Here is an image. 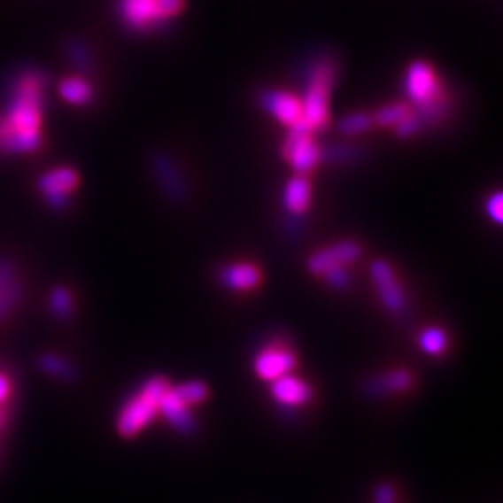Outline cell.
I'll return each mask as SVG.
<instances>
[{"label":"cell","instance_id":"obj_7","mask_svg":"<svg viewBox=\"0 0 503 503\" xmlns=\"http://www.w3.org/2000/svg\"><path fill=\"white\" fill-rule=\"evenodd\" d=\"M371 276H373L375 290H376V293H379L383 306L390 313H401L406 306V298H405V293H403L401 285L398 282V276H395V273H393L391 265L383 261V259L373 261Z\"/></svg>","mask_w":503,"mask_h":503},{"label":"cell","instance_id":"obj_27","mask_svg":"<svg viewBox=\"0 0 503 503\" xmlns=\"http://www.w3.org/2000/svg\"><path fill=\"white\" fill-rule=\"evenodd\" d=\"M330 285H334L336 290H345V287L349 285V275L344 271V268H334V271H330L327 276Z\"/></svg>","mask_w":503,"mask_h":503},{"label":"cell","instance_id":"obj_10","mask_svg":"<svg viewBox=\"0 0 503 503\" xmlns=\"http://www.w3.org/2000/svg\"><path fill=\"white\" fill-rule=\"evenodd\" d=\"M261 104L267 112H271L280 123L287 128H295L302 123V101L287 92H265Z\"/></svg>","mask_w":503,"mask_h":503},{"label":"cell","instance_id":"obj_3","mask_svg":"<svg viewBox=\"0 0 503 503\" xmlns=\"http://www.w3.org/2000/svg\"><path fill=\"white\" fill-rule=\"evenodd\" d=\"M336 64L332 60H319L310 75L306 99L302 101V125L312 133L327 128L329 123V97L336 81Z\"/></svg>","mask_w":503,"mask_h":503},{"label":"cell","instance_id":"obj_8","mask_svg":"<svg viewBox=\"0 0 503 503\" xmlns=\"http://www.w3.org/2000/svg\"><path fill=\"white\" fill-rule=\"evenodd\" d=\"M295 366H297V354L285 344H280V341L267 345L256 356L254 362V369L259 379L263 381H276L280 376L291 373Z\"/></svg>","mask_w":503,"mask_h":503},{"label":"cell","instance_id":"obj_26","mask_svg":"<svg viewBox=\"0 0 503 503\" xmlns=\"http://www.w3.org/2000/svg\"><path fill=\"white\" fill-rule=\"evenodd\" d=\"M13 280H17L13 265L10 261H6V259H0V291H3L4 287L8 283H12Z\"/></svg>","mask_w":503,"mask_h":503},{"label":"cell","instance_id":"obj_19","mask_svg":"<svg viewBox=\"0 0 503 503\" xmlns=\"http://www.w3.org/2000/svg\"><path fill=\"white\" fill-rule=\"evenodd\" d=\"M373 125V118L364 114V112H356V114H349L344 120L339 121V133L344 136H356L366 133Z\"/></svg>","mask_w":503,"mask_h":503},{"label":"cell","instance_id":"obj_11","mask_svg":"<svg viewBox=\"0 0 503 503\" xmlns=\"http://www.w3.org/2000/svg\"><path fill=\"white\" fill-rule=\"evenodd\" d=\"M273 398L285 406H302L312 399V388L306 381L287 373L273 381Z\"/></svg>","mask_w":503,"mask_h":503},{"label":"cell","instance_id":"obj_5","mask_svg":"<svg viewBox=\"0 0 503 503\" xmlns=\"http://www.w3.org/2000/svg\"><path fill=\"white\" fill-rule=\"evenodd\" d=\"M283 159L290 163L300 175L312 172L321 160V150L313 140V133L304 128V125H295L290 129L283 142Z\"/></svg>","mask_w":503,"mask_h":503},{"label":"cell","instance_id":"obj_15","mask_svg":"<svg viewBox=\"0 0 503 503\" xmlns=\"http://www.w3.org/2000/svg\"><path fill=\"white\" fill-rule=\"evenodd\" d=\"M312 202V189L310 183L302 175L291 179L290 185L285 187L283 192V205L293 214L306 213Z\"/></svg>","mask_w":503,"mask_h":503},{"label":"cell","instance_id":"obj_6","mask_svg":"<svg viewBox=\"0 0 503 503\" xmlns=\"http://www.w3.org/2000/svg\"><path fill=\"white\" fill-rule=\"evenodd\" d=\"M362 256V248L356 241H344L322 248L308 259V271L315 276L325 278L334 268H344L349 263H354Z\"/></svg>","mask_w":503,"mask_h":503},{"label":"cell","instance_id":"obj_22","mask_svg":"<svg viewBox=\"0 0 503 503\" xmlns=\"http://www.w3.org/2000/svg\"><path fill=\"white\" fill-rule=\"evenodd\" d=\"M50 308L55 312V315L66 319L69 317L71 310H74V297L66 290V287H57L50 295Z\"/></svg>","mask_w":503,"mask_h":503},{"label":"cell","instance_id":"obj_14","mask_svg":"<svg viewBox=\"0 0 503 503\" xmlns=\"http://www.w3.org/2000/svg\"><path fill=\"white\" fill-rule=\"evenodd\" d=\"M153 172L157 175V179L160 182V185H163L165 192L174 197V200H185L187 197V187L183 185V179L182 175H179V172L175 170L174 163L172 160L166 157V155H157L153 159Z\"/></svg>","mask_w":503,"mask_h":503},{"label":"cell","instance_id":"obj_17","mask_svg":"<svg viewBox=\"0 0 503 503\" xmlns=\"http://www.w3.org/2000/svg\"><path fill=\"white\" fill-rule=\"evenodd\" d=\"M60 96L71 103V104H88L94 97V89L86 81L77 79V77H69L64 79L58 86Z\"/></svg>","mask_w":503,"mask_h":503},{"label":"cell","instance_id":"obj_18","mask_svg":"<svg viewBox=\"0 0 503 503\" xmlns=\"http://www.w3.org/2000/svg\"><path fill=\"white\" fill-rule=\"evenodd\" d=\"M420 347L427 354L438 356L447 349V334L442 329H427L420 336Z\"/></svg>","mask_w":503,"mask_h":503},{"label":"cell","instance_id":"obj_28","mask_svg":"<svg viewBox=\"0 0 503 503\" xmlns=\"http://www.w3.org/2000/svg\"><path fill=\"white\" fill-rule=\"evenodd\" d=\"M487 211H489V214H491L494 222L503 221V197H501L499 192L491 197L489 204H487Z\"/></svg>","mask_w":503,"mask_h":503},{"label":"cell","instance_id":"obj_9","mask_svg":"<svg viewBox=\"0 0 503 503\" xmlns=\"http://www.w3.org/2000/svg\"><path fill=\"white\" fill-rule=\"evenodd\" d=\"M79 174L74 168H57L42 175L40 190L52 207L64 209L67 205V196L79 187Z\"/></svg>","mask_w":503,"mask_h":503},{"label":"cell","instance_id":"obj_21","mask_svg":"<svg viewBox=\"0 0 503 503\" xmlns=\"http://www.w3.org/2000/svg\"><path fill=\"white\" fill-rule=\"evenodd\" d=\"M175 391L182 395V399L187 401L190 406L200 405L209 398V388L200 381L179 384V386H175Z\"/></svg>","mask_w":503,"mask_h":503},{"label":"cell","instance_id":"obj_31","mask_svg":"<svg viewBox=\"0 0 503 503\" xmlns=\"http://www.w3.org/2000/svg\"><path fill=\"white\" fill-rule=\"evenodd\" d=\"M3 425H4V414H3V412H0V427H3Z\"/></svg>","mask_w":503,"mask_h":503},{"label":"cell","instance_id":"obj_1","mask_svg":"<svg viewBox=\"0 0 503 503\" xmlns=\"http://www.w3.org/2000/svg\"><path fill=\"white\" fill-rule=\"evenodd\" d=\"M43 82L40 71H28L17 81L12 111L0 121V150L27 153L40 148Z\"/></svg>","mask_w":503,"mask_h":503},{"label":"cell","instance_id":"obj_13","mask_svg":"<svg viewBox=\"0 0 503 503\" xmlns=\"http://www.w3.org/2000/svg\"><path fill=\"white\" fill-rule=\"evenodd\" d=\"M221 280L231 291H252L261 283V271L252 263H233L224 268Z\"/></svg>","mask_w":503,"mask_h":503},{"label":"cell","instance_id":"obj_29","mask_svg":"<svg viewBox=\"0 0 503 503\" xmlns=\"http://www.w3.org/2000/svg\"><path fill=\"white\" fill-rule=\"evenodd\" d=\"M375 503H395V492L390 484H381L375 492Z\"/></svg>","mask_w":503,"mask_h":503},{"label":"cell","instance_id":"obj_12","mask_svg":"<svg viewBox=\"0 0 503 503\" xmlns=\"http://www.w3.org/2000/svg\"><path fill=\"white\" fill-rule=\"evenodd\" d=\"M159 414H163L172 427H175L182 433H187L192 427L190 416V405L182 399V395L175 391V388H168L160 399Z\"/></svg>","mask_w":503,"mask_h":503},{"label":"cell","instance_id":"obj_25","mask_svg":"<svg viewBox=\"0 0 503 503\" xmlns=\"http://www.w3.org/2000/svg\"><path fill=\"white\" fill-rule=\"evenodd\" d=\"M69 52H71V57L75 58V62H77L81 67H88L89 64H92V62H89L88 49H86L81 42H71Z\"/></svg>","mask_w":503,"mask_h":503},{"label":"cell","instance_id":"obj_24","mask_svg":"<svg viewBox=\"0 0 503 503\" xmlns=\"http://www.w3.org/2000/svg\"><path fill=\"white\" fill-rule=\"evenodd\" d=\"M42 366L45 371H49L50 375H57V376H64V379H69V375H74L71 368L60 360L57 356H43L42 358Z\"/></svg>","mask_w":503,"mask_h":503},{"label":"cell","instance_id":"obj_2","mask_svg":"<svg viewBox=\"0 0 503 503\" xmlns=\"http://www.w3.org/2000/svg\"><path fill=\"white\" fill-rule=\"evenodd\" d=\"M170 388L165 376H153L151 381L142 386L135 398L125 405L118 416V433L123 438H133L140 430L150 425L160 410V399Z\"/></svg>","mask_w":503,"mask_h":503},{"label":"cell","instance_id":"obj_4","mask_svg":"<svg viewBox=\"0 0 503 503\" xmlns=\"http://www.w3.org/2000/svg\"><path fill=\"white\" fill-rule=\"evenodd\" d=\"M185 10V0H121L120 15L133 30L159 28Z\"/></svg>","mask_w":503,"mask_h":503},{"label":"cell","instance_id":"obj_30","mask_svg":"<svg viewBox=\"0 0 503 503\" xmlns=\"http://www.w3.org/2000/svg\"><path fill=\"white\" fill-rule=\"evenodd\" d=\"M10 395H12V381L4 373H0V405L8 403Z\"/></svg>","mask_w":503,"mask_h":503},{"label":"cell","instance_id":"obj_16","mask_svg":"<svg viewBox=\"0 0 503 503\" xmlns=\"http://www.w3.org/2000/svg\"><path fill=\"white\" fill-rule=\"evenodd\" d=\"M412 112H414V109H410L406 103H391L376 111L373 121L381 125V128L398 129L401 123H405L412 116Z\"/></svg>","mask_w":503,"mask_h":503},{"label":"cell","instance_id":"obj_20","mask_svg":"<svg viewBox=\"0 0 503 503\" xmlns=\"http://www.w3.org/2000/svg\"><path fill=\"white\" fill-rule=\"evenodd\" d=\"M21 297H23V287L19 280H13L3 291H0V321L12 313V310L17 306V302L21 300Z\"/></svg>","mask_w":503,"mask_h":503},{"label":"cell","instance_id":"obj_23","mask_svg":"<svg viewBox=\"0 0 503 503\" xmlns=\"http://www.w3.org/2000/svg\"><path fill=\"white\" fill-rule=\"evenodd\" d=\"M412 386V375L408 371L398 369L391 371L388 375H384L383 379V388L390 390V391H405Z\"/></svg>","mask_w":503,"mask_h":503}]
</instances>
